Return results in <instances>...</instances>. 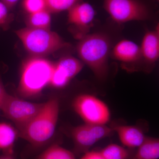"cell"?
<instances>
[{
  "label": "cell",
  "instance_id": "26",
  "mask_svg": "<svg viewBox=\"0 0 159 159\" xmlns=\"http://www.w3.org/2000/svg\"><path fill=\"white\" fill-rule=\"evenodd\" d=\"M157 1H159V0H157Z\"/></svg>",
  "mask_w": 159,
  "mask_h": 159
},
{
  "label": "cell",
  "instance_id": "21",
  "mask_svg": "<svg viewBox=\"0 0 159 159\" xmlns=\"http://www.w3.org/2000/svg\"><path fill=\"white\" fill-rule=\"evenodd\" d=\"M9 9L2 2H0V27L4 30L8 29L11 21V15L9 13Z\"/></svg>",
  "mask_w": 159,
  "mask_h": 159
},
{
  "label": "cell",
  "instance_id": "22",
  "mask_svg": "<svg viewBox=\"0 0 159 159\" xmlns=\"http://www.w3.org/2000/svg\"><path fill=\"white\" fill-rule=\"evenodd\" d=\"M80 159H105L100 151H89L84 153Z\"/></svg>",
  "mask_w": 159,
  "mask_h": 159
},
{
  "label": "cell",
  "instance_id": "3",
  "mask_svg": "<svg viewBox=\"0 0 159 159\" xmlns=\"http://www.w3.org/2000/svg\"><path fill=\"white\" fill-rule=\"evenodd\" d=\"M54 64L39 57H31L23 63L17 92L23 98L39 95L49 84L54 70Z\"/></svg>",
  "mask_w": 159,
  "mask_h": 159
},
{
  "label": "cell",
  "instance_id": "9",
  "mask_svg": "<svg viewBox=\"0 0 159 159\" xmlns=\"http://www.w3.org/2000/svg\"><path fill=\"white\" fill-rule=\"evenodd\" d=\"M68 11L69 24L83 31L84 35L88 34L96 15L95 9L92 5L88 3L79 2Z\"/></svg>",
  "mask_w": 159,
  "mask_h": 159
},
{
  "label": "cell",
  "instance_id": "17",
  "mask_svg": "<svg viewBox=\"0 0 159 159\" xmlns=\"http://www.w3.org/2000/svg\"><path fill=\"white\" fill-rule=\"evenodd\" d=\"M36 159H76L74 152L56 143L51 144L38 156Z\"/></svg>",
  "mask_w": 159,
  "mask_h": 159
},
{
  "label": "cell",
  "instance_id": "23",
  "mask_svg": "<svg viewBox=\"0 0 159 159\" xmlns=\"http://www.w3.org/2000/svg\"><path fill=\"white\" fill-rule=\"evenodd\" d=\"M8 94H9L6 92L5 89V87L2 81V78L0 76V107L5 101L6 97L8 96Z\"/></svg>",
  "mask_w": 159,
  "mask_h": 159
},
{
  "label": "cell",
  "instance_id": "18",
  "mask_svg": "<svg viewBox=\"0 0 159 159\" xmlns=\"http://www.w3.org/2000/svg\"><path fill=\"white\" fill-rule=\"evenodd\" d=\"M132 152L117 144H111L103 148L100 152L105 159H127Z\"/></svg>",
  "mask_w": 159,
  "mask_h": 159
},
{
  "label": "cell",
  "instance_id": "1",
  "mask_svg": "<svg viewBox=\"0 0 159 159\" xmlns=\"http://www.w3.org/2000/svg\"><path fill=\"white\" fill-rule=\"evenodd\" d=\"M59 111V102L52 97L45 102L39 112L29 122L25 128L18 134L32 147L40 148L48 143L55 132Z\"/></svg>",
  "mask_w": 159,
  "mask_h": 159
},
{
  "label": "cell",
  "instance_id": "19",
  "mask_svg": "<svg viewBox=\"0 0 159 159\" xmlns=\"http://www.w3.org/2000/svg\"><path fill=\"white\" fill-rule=\"evenodd\" d=\"M47 9L51 13L68 11L80 0H45Z\"/></svg>",
  "mask_w": 159,
  "mask_h": 159
},
{
  "label": "cell",
  "instance_id": "27",
  "mask_svg": "<svg viewBox=\"0 0 159 159\" xmlns=\"http://www.w3.org/2000/svg\"><path fill=\"white\" fill-rule=\"evenodd\" d=\"M0 111H1V110H0Z\"/></svg>",
  "mask_w": 159,
  "mask_h": 159
},
{
  "label": "cell",
  "instance_id": "6",
  "mask_svg": "<svg viewBox=\"0 0 159 159\" xmlns=\"http://www.w3.org/2000/svg\"><path fill=\"white\" fill-rule=\"evenodd\" d=\"M44 103L28 102L8 94L0 110L6 118L14 123L18 134L39 112Z\"/></svg>",
  "mask_w": 159,
  "mask_h": 159
},
{
  "label": "cell",
  "instance_id": "8",
  "mask_svg": "<svg viewBox=\"0 0 159 159\" xmlns=\"http://www.w3.org/2000/svg\"><path fill=\"white\" fill-rule=\"evenodd\" d=\"M112 128L105 125L85 124L72 129L71 136L74 143V153H85L97 142L110 136L114 132Z\"/></svg>",
  "mask_w": 159,
  "mask_h": 159
},
{
  "label": "cell",
  "instance_id": "5",
  "mask_svg": "<svg viewBox=\"0 0 159 159\" xmlns=\"http://www.w3.org/2000/svg\"><path fill=\"white\" fill-rule=\"evenodd\" d=\"M103 7L118 24L147 20L152 16V9L143 0H103Z\"/></svg>",
  "mask_w": 159,
  "mask_h": 159
},
{
  "label": "cell",
  "instance_id": "2",
  "mask_svg": "<svg viewBox=\"0 0 159 159\" xmlns=\"http://www.w3.org/2000/svg\"><path fill=\"white\" fill-rule=\"evenodd\" d=\"M76 49L81 61L88 66L97 79L104 80L108 74L110 52L108 37L102 33L87 34L80 39Z\"/></svg>",
  "mask_w": 159,
  "mask_h": 159
},
{
  "label": "cell",
  "instance_id": "10",
  "mask_svg": "<svg viewBox=\"0 0 159 159\" xmlns=\"http://www.w3.org/2000/svg\"><path fill=\"white\" fill-rule=\"evenodd\" d=\"M111 55L114 59L124 63H134L142 58L140 46L127 39L117 43L112 49Z\"/></svg>",
  "mask_w": 159,
  "mask_h": 159
},
{
  "label": "cell",
  "instance_id": "25",
  "mask_svg": "<svg viewBox=\"0 0 159 159\" xmlns=\"http://www.w3.org/2000/svg\"><path fill=\"white\" fill-rule=\"evenodd\" d=\"M0 159H16L13 153H2L0 155Z\"/></svg>",
  "mask_w": 159,
  "mask_h": 159
},
{
  "label": "cell",
  "instance_id": "16",
  "mask_svg": "<svg viewBox=\"0 0 159 159\" xmlns=\"http://www.w3.org/2000/svg\"><path fill=\"white\" fill-rule=\"evenodd\" d=\"M51 13L48 9H45L29 14L26 20L27 27L33 29L50 30Z\"/></svg>",
  "mask_w": 159,
  "mask_h": 159
},
{
  "label": "cell",
  "instance_id": "7",
  "mask_svg": "<svg viewBox=\"0 0 159 159\" xmlns=\"http://www.w3.org/2000/svg\"><path fill=\"white\" fill-rule=\"evenodd\" d=\"M72 107L86 124L105 125L109 121L110 113L107 105L92 95H79L73 100Z\"/></svg>",
  "mask_w": 159,
  "mask_h": 159
},
{
  "label": "cell",
  "instance_id": "12",
  "mask_svg": "<svg viewBox=\"0 0 159 159\" xmlns=\"http://www.w3.org/2000/svg\"><path fill=\"white\" fill-rule=\"evenodd\" d=\"M142 58L148 63L153 64L159 57V29L158 25L154 30L146 31L140 46Z\"/></svg>",
  "mask_w": 159,
  "mask_h": 159
},
{
  "label": "cell",
  "instance_id": "13",
  "mask_svg": "<svg viewBox=\"0 0 159 159\" xmlns=\"http://www.w3.org/2000/svg\"><path fill=\"white\" fill-rule=\"evenodd\" d=\"M83 66L84 63L81 61L72 56H66L55 63L54 69L69 82L79 74Z\"/></svg>",
  "mask_w": 159,
  "mask_h": 159
},
{
  "label": "cell",
  "instance_id": "11",
  "mask_svg": "<svg viewBox=\"0 0 159 159\" xmlns=\"http://www.w3.org/2000/svg\"><path fill=\"white\" fill-rule=\"evenodd\" d=\"M112 128L118 134L121 143L130 149L138 148L146 139L142 129L136 126L118 125Z\"/></svg>",
  "mask_w": 159,
  "mask_h": 159
},
{
  "label": "cell",
  "instance_id": "14",
  "mask_svg": "<svg viewBox=\"0 0 159 159\" xmlns=\"http://www.w3.org/2000/svg\"><path fill=\"white\" fill-rule=\"evenodd\" d=\"M159 140L154 138H146L144 143L133 151L127 159H158Z\"/></svg>",
  "mask_w": 159,
  "mask_h": 159
},
{
  "label": "cell",
  "instance_id": "4",
  "mask_svg": "<svg viewBox=\"0 0 159 159\" xmlns=\"http://www.w3.org/2000/svg\"><path fill=\"white\" fill-rule=\"evenodd\" d=\"M25 48L35 57L48 55L70 46L56 32L47 29L26 28L15 31Z\"/></svg>",
  "mask_w": 159,
  "mask_h": 159
},
{
  "label": "cell",
  "instance_id": "15",
  "mask_svg": "<svg viewBox=\"0 0 159 159\" xmlns=\"http://www.w3.org/2000/svg\"><path fill=\"white\" fill-rule=\"evenodd\" d=\"M18 132L10 124L0 123V151L2 153H13V147Z\"/></svg>",
  "mask_w": 159,
  "mask_h": 159
},
{
  "label": "cell",
  "instance_id": "20",
  "mask_svg": "<svg viewBox=\"0 0 159 159\" xmlns=\"http://www.w3.org/2000/svg\"><path fill=\"white\" fill-rule=\"evenodd\" d=\"M23 6L29 14L47 9L45 0H24Z\"/></svg>",
  "mask_w": 159,
  "mask_h": 159
},
{
  "label": "cell",
  "instance_id": "24",
  "mask_svg": "<svg viewBox=\"0 0 159 159\" xmlns=\"http://www.w3.org/2000/svg\"><path fill=\"white\" fill-rule=\"evenodd\" d=\"M18 1L19 0H2V2L6 5L9 10H10L14 7Z\"/></svg>",
  "mask_w": 159,
  "mask_h": 159
}]
</instances>
